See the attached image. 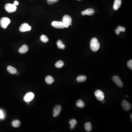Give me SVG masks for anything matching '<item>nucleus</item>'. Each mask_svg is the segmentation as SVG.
Returning <instances> with one entry per match:
<instances>
[{"label":"nucleus","mask_w":132,"mask_h":132,"mask_svg":"<svg viewBox=\"0 0 132 132\" xmlns=\"http://www.w3.org/2000/svg\"><path fill=\"white\" fill-rule=\"evenodd\" d=\"M94 13H95V11L94 9L92 8H90L83 11L81 12V14L83 16H84L85 15L92 16L94 14Z\"/></svg>","instance_id":"f8f14e48"},{"label":"nucleus","mask_w":132,"mask_h":132,"mask_svg":"<svg viewBox=\"0 0 132 132\" xmlns=\"http://www.w3.org/2000/svg\"><path fill=\"white\" fill-rule=\"evenodd\" d=\"M52 27L58 29H63L65 28V27L62 22L54 21L52 23Z\"/></svg>","instance_id":"9b49d317"},{"label":"nucleus","mask_w":132,"mask_h":132,"mask_svg":"<svg viewBox=\"0 0 132 132\" xmlns=\"http://www.w3.org/2000/svg\"><path fill=\"white\" fill-rule=\"evenodd\" d=\"M121 0H115L113 5V9L115 10H117V9L120 8L121 4Z\"/></svg>","instance_id":"ddd939ff"},{"label":"nucleus","mask_w":132,"mask_h":132,"mask_svg":"<svg viewBox=\"0 0 132 132\" xmlns=\"http://www.w3.org/2000/svg\"><path fill=\"white\" fill-rule=\"evenodd\" d=\"M7 70L9 73L12 75H15L17 73V69L11 66H8L7 68Z\"/></svg>","instance_id":"4468645a"},{"label":"nucleus","mask_w":132,"mask_h":132,"mask_svg":"<svg viewBox=\"0 0 132 132\" xmlns=\"http://www.w3.org/2000/svg\"><path fill=\"white\" fill-rule=\"evenodd\" d=\"M19 73L18 72H17V73H16V74H17V75H19Z\"/></svg>","instance_id":"2f4dec72"},{"label":"nucleus","mask_w":132,"mask_h":132,"mask_svg":"<svg viewBox=\"0 0 132 132\" xmlns=\"http://www.w3.org/2000/svg\"><path fill=\"white\" fill-rule=\"evenodd\" d=\"M84 128L87 131L90 132L92 129V124L90 122H87L85 124Z\"/></svg>","instance_id":"f3484780"},{"label":"nucleus","mask_w":132,"mask_h":132,"mask_svg":"<svg viewBox=\"0 0 132 132\" xmlns=\"http://www.w3.org/2000/svg\"><path fill=\"white\" fill-rule=\"evenodd\" d=\"M35 97V95L33 92H29L27 93L24 97V100L25 102H29L32 101Z\"/></svg>","instance_id":"39448f33"},{"label":"nucleus","mask_w":132,"mask_h":132,"mask_svg":"<svg viewBox=\"0 0 132 132\" xmlns=\"http://www.w3.org/2000/svg\"><path fill=\"white\" fill-rule=\"evenodd\" d=\"M40 39L44 43L48 42V37L45 35H42L41 36Z\"/></svg>","instance_id":"5701e85b"},{"label":"nucleus","mask_w":132,"mask_h":132,"mask_svg":"<svg viewBox=\"0 0 132 132\" xmlns=\"http://www.w3.org/2000/svg\"></svg>","instance_id":"f704fd0d"},{"label":"nucleus","mask_w":132,"mask_h":132,"mask_svg":"<svg viewBox=\"0 0 132 132\" xmlns=\"http://www.w3.org/2000/svg\"><path fill=\"white\" fill-rule=\"evenodd\" d=\"M10 23V20L8 17H3L0 21V25L2 28L6 29Z\"/></svg>","instance_id":"7ed1b4c3"},{"label":"nucleus","mask_w":132,"mask_h":132,"mask_svg":"<svg viewBox=\"0 0 132 132\" xmlns=\"http://www.w3.org/2000/svg\"><path fill=\"white\" fill-rule=\"evenodd\" d=\"M90 46L91 50L93 52H97L100 48V44L96 38L94 37L91 41Z\"/></svg>","instance_id":"f257e3e1"},{"label":"nucleus","mask_w":132,"mask_h":132,"mask_svg":"<svg viewBox=\"0 0 132 132\" xmlns=\"http://www.w3.org/2000/svg\"><path fill=\"white\" fill-rule=\"evenodd\" d=\"M69 124L71 125L74 127H75L76 125L77 124V121L75 119H72L70 120L69 121Z\"/></svg>","instance_id":"b1692460"},{"label":"nucleus","mask_w":132,"mask_h":132,"mask_svg":"<svg viewBox=\"0 0 132 132\" xmlns=\"http://www.w3.org/2000/svg\"><path fill=\"white\" fill-rule=\"evenodd\" d=\"M122 107L125 111H128L131 109V105L125 100H123L122 102Z\"/></svg>","instance_id":"1a4fd4ad"},{"label":"nucleus","mask_w":132,"mask_h":132,"mask_svg":"<svg viewBox=\"0 0 132 132\" xmlns=\"http://www.w3.org/2000/svg\"><path fill=\"white\" fill-rule=\"evenodd\" d=\"M72 19L71 16L69 15H65L64 16L62 20V22L63 23L65 28L69 27V26L72 25Z\"/></svg>","instance_id":"f03ea898"},{"label":"nucleus","mask_w":132,"mask_h":132,"mask_svg":"<svg viewBox=\"0 0 132 132\" xmlns=\"http://www.w3.org/2000/svg\"><path fill=\"white\" fill-rule=\"evenodd\" d=\"M115 33H116L117 35H119V34H120V32L117 29H116L115 30Z\"/></svg>","instance_id":"c85d7f7f"},{"label":"nucleus","mask_w":132,"mask_h":132,"mask_svg":"<svg viewBox=\"0 0 132 132\" xmlns=\"http://www.w3.org/2000/svg\"><path fill=\"white\" fill-rule=\"evenodd\" d=\"M45 81L46 83L48 84H51L54 82V78L51 76H48L46 77Z\"/></svg>","instance_id":"dca6fc26"},{"label":"nucleus","mask_w":132,"mask_h":132,"mask_svg":"<svg viewBox=\"0 0 132 132\" xmlns=\"http://www.w3.org/2000/svg\"><path fill=\"white\" fill-rule=\"evenodd\" d=\"M127 66L128 67L131 69V70H132V60H130L127 62Z\"/></svg>","instance_id":"a878e982"},{"label":"nucleus","mask_w":132,"mask_h":132,"mask_svg":"<svg viewBox=\"0 0 132 132\" xmlns=\"http://www.w3.org/2000/svg\"><path fill=\"white\" fill-rule=\"evenodd\" d=\"M31 29V27L29 26L28 24L24 23L22 24L20 27L19 30L21 32L29 31Z\"/></svg>","instance_id":"9d476101"},{"label":"nucleus","mask_w":132,"mask_h":132,"mask_svg":"<svg viewBox=\"0 0 132 132\" xmlns=\"http://www.w3.org/2000/svg\"><path fill=\"white\" fill-rule=\"evenodd\" d=\"M58 0H49L48 1V3L50 5H52L55 3L58 2Z\"/></svg>","instance_id":"393cba45"},{"label":"nucleus","mask_w":132,"mask_h":132,"mask_svg":"<svg viewBox=\"0 0 132 132\" xmlns=\"http://www.w3.org/2000/svg\"><path fill=\"white\" fill-rule=\"evenodd\" d=\"M117 29L120 32H124L125 31V29L124 27H121V26H119L117 27Z\"/></svg>","instance_id":"bb28decb"},{"label":"nucleus","mask_w":132,"mask_h":132,"mask_svg":"<svg viewBox=\"0 0 132 132\" xmlns=\"http://www.w3.org/2000/svg\"><path fill=\"white\" fill-rule=\"evenodd\" d=\"M17 8L16 5H14V4H8L5 6V8L6 11L10 13L15 12L16 11Z\"/></svg>","instance_id":"20e7f679"},{"label":"nucleus","mask_w":132,"mask_h":132,"mask_svg":"<svg viewBox=\"0 0 132 132\" xmlns=\"http://www.w3.org/2000/svg\"><path fill=\"white\" fill-rule=\"evenodd\" d=\"M113 81L115 84L117 85L119 87L122 88L123 87V84L120 78L117 76H115L112 78Z\"/></svg>","instance_id":"423d86ee"},{"label":"nucleus","mask_w":132,"mask_h":132,"mask_svg":"<svg viewBox=\"0 0 132 132\" xmlns=\"http://www.w3.org/2000/svg\"><path fill=\"white\" fill-rule=\"evenodd\" d=\"M64 65V62L63 61H61V60H60V61H58L56 63V64H55V66L57 68H60L63 67Z\"/></svg>","instance_id":"4be33fe9"},{"label":"nucleus","mask_w":132,"mask_h":132,"mask_svg":"<svg viewBox=\"0 0 132 132\" xmlns=\"http://www.w3.org/2000/svg\"><path fill=\"white\" fill-rule=\"evenodd\" d=\"M28 46L26 44H24L19 49L18 51L21 54L26 53L28 51Z\"/></svg>","instance_id":"2eb2a0df"},{"label":"nucleus","mask_w":132,"mask_h":132,"mask_svg":"<svg viewBox=\"0 0 132 132\" xmlns=\"http://www.w3.org/2000/svg\"><path fill=\"white\" fill-rule=\"evenodd\" d=\"M62 107L60 105H57L54 108L53 111V116L54 117H57L61 113Z\"/></svg>","instance_id":"6e6552de"},{"label":"nucleus","mask_w":132,"mask_h":132,"mask_svg":"<svg viewBox=\"0 0 132 132\" xmlns=\"http://www.w3.org/2000/svg\"><path fill=\"white\" fill-rule=\"evenodd\" d=\"M14 5H16V6H17V5H18L19 4V2H18V1L16 0L14 2Z\"/></svg>","instance_id":"c756f323"},{"label":"nucleus","mask_w":132,"mask_h":132,"mask_svg":"<svg viewBox=\"0 0 132 132\" xmlns=\"http://www.w3.org/2000/svg\"><path fill=\"white\" fill-rule=\"evenodd\" d=\"M56 44L59 49L61 48L62 50H64L65 48V46L61 40H58L56 43Z\"/></svg>","instance_id":"6ab92c4d"},{"label":"nucleus","mask_w":132,"mask_h":132,"mask_svg":"<svg viewBox=\"0 0 132 132\" xmlns=\"http://www.w3.org/2000/svg\"><path fill=\"white\" fill-rule=\"evenodd\" d=\"M132 114H131V115H130V117H131V120H132Z\"/></svg>","instance_id":"7c9ffc66"},{"label":"nucleus","mask_w":132,"mask_h":132,"mask_svg":"<svg viewBox=\"0 0 132 132\" xmlns=\"http://www.w3.org/2000/svg\"><path fill=\"white\" fill-rule=\"evenodd\" d=\"M76 105L78 107L81 108H84L85 106L84 103L81 100H77Z\"/></svg>","instance_id":"412c9836"},{"label":"nucleus","mask_w":132,"mask_h":132,"mask_svg":"<svg viewBox=\"0 0 132 132\" xmlns=\"http://www.w3.org/2000/svg\"><path fill=\"white\" fill-rule=\"evenodd\" d=\"M95 95L97 100L100 101H102L104 100L105 98L104 93L100 90H98L96 91L95 92Z\"/></svg>","instance_id":"0eeeda50"},{"label":"nucleus","mask_w":132,"mask_h":132,"mask_svg":"<svg viewBox=\"0 0 132 132\" xmlns=\"http://www.w3.org/2000/svg\"><path fill=\"white\" fill-rule=\"evenodd\" d=\"M126 97H128V95H126Z\"/></svg>","instance_id":"72a5a7b5"},{"label":"nucleus","mask_w":132,"mask_h":132,"mask_svg":"<svg viewBox=\"0 0 132 132\" xmlns=\"http://www.w3.org/2000/svg\"><path fill=\"white\" fill-rule=\"evenodd\" d=\"M103 103H104V102H105V100H103Z\"/></svg>","instance_id":"473e14b6"},{"label":"nucleus","mask_w":132,"mask_h":132,"mask_svg":"<svg viewBox=\"0 0 132 132\" xmlns=\"http://www.w3.org/2000/svg\"></svg>","instance_id":"c9c22d12"},{"label":"nucleus","mask_w":132,"mask_h":132,"mask_svg":"<svg viewBox=\"0 0 132 132\" xmlns=\"http://www.w3.org/2000/svg\"><path fill=\"white\" fill-rule=\"evenodd\" d=\"M4 117V115L3 112L0 110V118L2 119Z\"/></svg>","instance_id":"cd10ccee"},{"label":"nucleus","mask_w":132,"mask_h":132,"mask_svg":"<svg viewBox=\"0 0 132 132\" xmlns=\"http://www.w3.org/2000/svg\"><path fill=\"white\" fill-rule=\"evenodd\" d=\"M87 80V77L84 75H80L77 77L76 78V80L79 83L83 82L86 81Z\"/></svg>","instance_id":"a211bd4d"},{"label":"nucleus","mask_w":132,"mask_h":132,"mask_svg":"<svg viewBox=\"0 0 132 132\" xmlns=\"http://www.w3.org/2000/svg\"><path fill=\"white\" fill-rule=\"evenodd\" d=\"M12 125L15 128H17L20 126L21 125V122L18 120H15L12 122Z\"/></svg>","instance_id":"aec40b11"}]
</instances>
